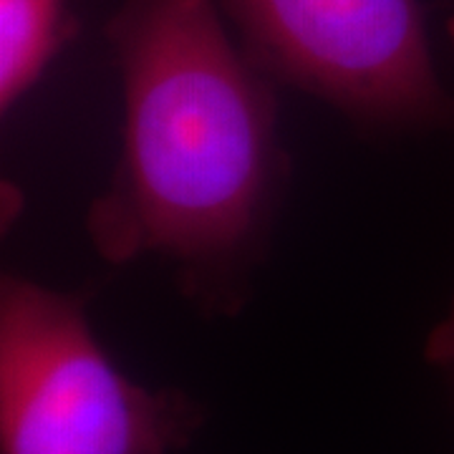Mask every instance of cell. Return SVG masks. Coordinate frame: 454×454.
<instances>
[{"label": "cell", "mask_w": 454, "mask_h": 454, "mask_svg": "<svg viewBox=\"0 0 454 454\" xmlns=\"http://www.w3.org/2000/svg\"><path fill=\"white\" fill-rule=\"evenodd\" d=\"M106 38L121 74V157L89 238L109 262H175L187 295L232 313L286 179L273 79L215 0H124Z\"/></svg>", "instance_id": "obj_1"}, {"label": "cell", "mask_w": 454, "mask_h": 454, "mask_svg": "<svg viewBox=\"0 0 454 454\" xmlns=\"http://www.w3.org/2000/svg\"><path fill=\"white\" fill-rule=\"evenodd\" d=\"M205 414L149 389L94 336L82 301L33 280L0 286V454H172Z\"/></svg>", "instance_id": "obj_2"}, {"label": "cell", "mask_w": 454, "mask_h": 454, "mask_svg": "<svg viewBox=\"0 0 454 454\" xmlns=\"http://www.w3.org/2000/svg\"><path fill=\"white\" fill-rule=\"evenodd\" d=\"M260 71L373 131H454L422 0H220Z\"/></svg>", "instance_id": "obj_3"}, {"label": "cell", "mask_w": 454, "mask_h": 454, "mask_svg": "<svg viewBox=\"0 0 454 454\" xmlns=\"http://www.w3.org/2000/svg\"><path fill=\"white\" fill-rule=\"evenodd\" d=\"M71 0H0V109L8 114L74 33Z\"/></svg>", "instance_id": "obj_4"}, {"label": "cell", "mask_w": 454, "mask_h": 454, "mask_svg": "<svg viewBox=\"0 0 454 454\" xmlns=\"http://www.w3.org/2000/svg\"><path fill=\"white\" fill-rule=\"evenodd\" d=\"M427 358L444 372L454 381V301L447 316L434 325L429 343H427Z\"/></svg>", "instance_id": "obj_5"}]
</instances>
